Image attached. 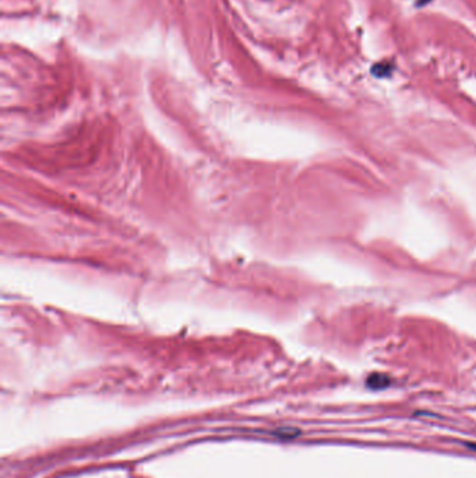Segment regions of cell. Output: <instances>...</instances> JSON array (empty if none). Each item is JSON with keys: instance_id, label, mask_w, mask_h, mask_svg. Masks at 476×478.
<instances>
[{"instance_id": "7a4b0ae2", "label": "cell", "mask_w": 476, "mask_h": 478, "mask_svg": "<svg viewBox=\"0 0 476 478\" xmlns=\"http://www.w3.org/2000/svg\"><path fill=\"white\" fill-rule=\"evenodd\" d=\"M468 448H470V449L476 450V443H469V445H468Z\"/></svg>"}, {"instance_id": "6da1fadb", "label": "cell", "mask_w": 476, "mask_h": 478, "mask_svg": "<svg viewBox=\"0 0 476 478\" xmlns=\"http://www.w3.org/2000/svg\"><path fill=\"white\" fill-rule=\"evenodd\" d=\"M387 381L386 376H380V375H373L370 376V379H369L368 385L370 387H373V389H381V387L387 386Z\"/></svg>"}]
</instances>
